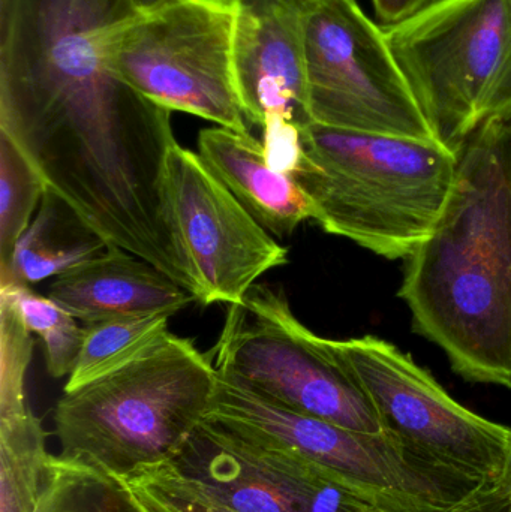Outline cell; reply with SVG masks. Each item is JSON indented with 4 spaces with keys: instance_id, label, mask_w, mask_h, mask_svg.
<instances>
[{
    "instance_id": "cell-23",
    "label": "cell",
    "mask_w": 511,
    "mask_h": 512,
    "mask_svg": "<svg viewBox=\"0 0 511 512\" xmlns=\"http://www.w3.org/2000/svg\"><path fill=\"white\" fill-rule=\"evenodd\" d=\"M261 128L267 164L278 173L293 176L303 158L302 128L282 116L267 117Z\"/></svg>"
},
{
    "instance_id": "cell-7",
    "label": "cell",
    "mask_w": 511,
    "mask_h": 512,
    "mask_svg": "<svg viewBox=\"0 0 511 512\" xmlns=\"http://www.w3.org/2000/svg\"><path fill=\"white\" fill-rule=\"evenodd\" d=\"M216 369L291 411L359 432H384L374 406L324 337L291 310L284 289L255 283L228 306Z\"/></svg>"
},
{
    "instance_id": "cell-21",
    "label": "cell",
    "mask_w": 511,
    "mask_h": 512,
    "mask_svg": "<svg viewBox=\"0 0 511 512\" xmlns=\"http://www.w3.org/2000/svg\"><path fill=\"white\" fill-rule=\"evenodd\" d=\"M32 331L14 301L0 294V412L29 408L26 375L32 361Z\"/></svg>"
},
{
    "instance_id": "cell-26",
    "label": "cell",
    "mask_w": 511,
    "mask_h": 512,
    "mask_svg": "<svg viewBox=\"0 0 511 512\" xmlns=\"http://www.w3.org/2000/svg\"><path fill=\"white\" fill-rule=\"evenodd\" d=\"M495 489L498 493L510 498L511 496V436L509 442V448H507L506 463H504L503 472H501L500 478L497 483L494 484Z\"/></svg>"
},
{
    "instance_id": "cell-29",
    "label": "cell",
    "mask_w": 511,
    "mask_h": 512,
    "mask_svg": "<svg viewBox=\"0 0 511 512\" xmlns=\"http://www.w3.org/2000/svg\"><path fill=\"white\" fill-rule=\"evenodd\" d=\"M510 2H511V0H510Z\"/></svg>"
},
{
    "instance_id": "cell-12",
    "label": "cell",
    "mask_w": 511,
    "mask_h": 512,
    "mask_svg": "<svg viewBox=\"0 0 511 512\" xmlns=\"http://www.w3.org/2000/svg\"><path fill=\"white\" fill-rule=\"evenodd\" d=\"M234 11L233 68L246 120L263 126L282 116L305 129L303 18L306 0H228Z\"/></svg>"
},
{
    "instance_id": "cell-4",
    "label": "cell",
    "mask_w": 511,
    "mask_h": 512,
    "mask_svg": "<svg viewBox=\"0 0 511 512\" xmlns=\"http://www.w3.org/2000/svg\"><path fill=\"white\" fill-rule=\"evenodd\" d=\"M218 370L191 340L168 333L140 358L54 409L59 456L111 478L170 462L203 423Z\"/></svg>"
},
{
    "instance_id": "cell-19",
    "label": "cell",
    "mask_w": 511,
    "mask_h": 512,
    "mask_svg": "<svg viewBox=\"0 0 511 512\" xmlns=\"http://www.w3.org/2000/svg\"><path fill=\"white\" fill-rule=\"evenodd\" d=\"M47 188L29 159L0 131V273L8 270Z\"/></svg>"
},
{
    "instance_id": "cell-9",
    "label": "cell",
    "mask_w": 511,
    "mask_h": 512,
    "mask_svg": "<svg viewBox=\"0 0 511 512\" xmlns=\"http://www.w3.org/2000/svg\"><path fill=\"white\" fill-rule=\"evenodd\" d=\"M326 343L354 376L384 429L447 468L497 483L510 427L456 402L428 370L387 340L363 336Z\"/></svg>"
},
{
    "instance_id": "cell-16",
    "label": "cell",
    "mask_w": 511,
    "mask_h": 512,
    "mask_svg": "<svg viewBox=\"0 0 511 512\" xmlns=\"http://www.w3.org/2000/svg\"><path fill=\"white\" fill-rule=\"evenodd\" d=\"M53 456L32 408L0 412V512H39Z\"/></svg>"
},
{
    "instance_id": "cell-17",
    "label": "cell",
    "mask_w": 511,
    "mask_h": 512,
    "mask_svg": "<svg viewBox=\"0 0 511 512\" xmlns=\"http://www.w3.org/2000/svg\"><path fill=\"white\" fill-rule=\"evenodd\" d=\"M170 318L156 313L86 325L80 354L63 391L77 390L140 358L170 333Z\"/></svg>"
},
{
    "instance_id": "cell-1",
    "label": "cell",
    "mask_w": 511,
    "mask_h": 512,
    "mask_svg": "<svg viewBox=\"0 0 511 512\" xmlns=\"http://www.w3.org/2000/svg\"><path fill=\"white\" fill-rule=\"evenodd\" d=\"M132 0H0V131L108 246L168 231L171 111L114 71L111 30Z\"/></svg>"
},
{
    "instance_id": "cell-3",
    "label": "cell",
    "mask_w": 511,
    "mask_h": 512,
    "mask_svg": "<svg viewBox=\"0 0 511 512\" xmlns=\"http://www.w3.org/2000/svg\"><path fill=\"white\" fill-rule=\"evenodd\" d=\"M293 179L314 221L387 259H407L434 230L458 152L440 141L347 131L311 123Z\"/></svg>"
},
{
    "instance_id": "cell-18",
    "label": "cell",
    "mask_w": 511,
    "mask_h": 512,
    "mask_svg": "<svg viewBox=\"0 0 511 512\" xmlns=\"http://www.w3.org/2000/svg\"><path fill=\"white\" fill-rule=\"evenodd\" d=\"M0 294L14 301L26 327L41 339L48 375L56 379L71 375L84 334L77 318L53 298L36 294L24 283L2 285Z\"/></svg>"
},
{
    "instance_id": "cell-14",
    "label": "cell",
    "mask_w": 511,
    "mask_h": 512,
    "mask_svg": "<svg viewBox=\"0 0 511 512\" xmlns=\"http://www.w3.org/2000/svg\"><path fill=\"white\" fill-rule=\"evenodd\" d=\"M198 155L269 233L291 236L303 222L314 219L303 189L293 177L270 168L263 143L251 134L221 126L203 129Z\"/></svg>"
},
{
    "instance_id": "cell-8",
    "label": "cell",
    "mask_w": 511,
    "mask_h": 512,
    "mask_svg": "<svg viewBox=\"0 0 511 512\" xmlns=\"http://www.w3.org/2000/svg\"><path fill=\"white\" fill-rule=\"evenodd\" d=\"M303 38L312 123L440 141L390 51L383 26L357 0H306Z\"/></svg>"
},
{
    "instance_id": "cell-10",
    "label": "cell",
    "mask_w": 511,
    "mask_h": 512,
    "mask_svg": "<svg viewBox=\"0 0 511 512\" xmlns=\"http://www.w3.org/2000/svg\"><path fill=\"white\" fill-rule=\"evenodd\" d=\"M135 474L231 512H383L309 463L204 420L170 462Z\"/></svg>"
},
{
    "instance_id": "cell-20",
    "label": "cell",
    "mask_w": 511,
    "mask_h": 512,
    "mask_svg": "<svg viewBox=\"0 0 511 512\" xmlns=\"http://www.w3.org/2000/svg\"><path fill=\"white\" fill-rule=\"evenodd\" d=\"M39 512H135L116 481L84 463L53 456Z\"/></svg>"
},
{
    "instance_id": "cell-24",
    "label": "cell",
    "mask_w": 511,
    "mask_h": 512,
    "mask_svg": "<svg viewBox=\"0 0 511 512\" xmlns=\"http://www.w3.org/2000/svg\"><path fill=\"white\" fill-rule=\"evenodd\" d=\"M437 2L440 0H371L375 17L383 27L401 23Z\"/></svg>"
},
{
    "instance_id": "cell-6",
    "label": "cell",
    "mask_w": 511,
    "mask_h": 512,
    "mask_svg": "<svg viewBox=\"0 0 511 512\" xmlns=\"http://www.w3.org/2000/svg\"><path fill=\"white\" fill-rule=\"evenodd\" d=\"M228 0H162L111 30L108 54L122 80L165 110L249 135L233 68Z\"/></svg>"
},
{
    "instance_id": "cell-5",
    "label": "cell",
    "mask_w": 511,
    "mask_h": 512,
    "mask_svg": "<svg viewBox=\"0 0 511 512\" xmlns=\"http://www.w3.org/2000/svg\"><path fill=\"white\" fill-rule=\"evenodd\" d=\"M383 29L444 146L458 152L480 126L511 116L510 0H440Z\"/></svg>"
},
{
    "instance_id": "cell-11",
    "label": "cell",
    "mask_w": 511,
    "mask_h": 512,
    "mask_svg": "<svg viewBox=\"0 0 511 512\" xmlns=\"http://www.w3.org/2000/svg\"><path fill=\"white\" fill-rule=\"evenodd\" d=\"M168 221L203 306L245 300L270 270L288 262V249L242 206L198 153L179 143L165 176Z\"/></svg>"
},
{
    "instance_id": "cell-15",
    "label": "cell",
    "mask_w": 511,
    "mask_h": 512,
    "mask_svg": "<svg viewBox=\"0 0 511 512\" xmlns=\"http://www.w3.org/2000/svg\"><path fill=\"white\" fill-rule=\"evenodd\" d=\"M108 245L75 210L47 188L35 219L17 242L0 286L42 282L104 254Z\"/></svg>"
},
{
    "instance_id": "cell-28",
    "label": "cell",
    "mask_w": 511,
    "mask_h": 512,
    "mask_svg": "<svg viewBox=\"0 0 511 512\" xmlns=\"http://www.w3.org/2000/svg\"><path fill=\"white\" fill-rule=\"evenodd\" d=\"M504 512H511V496L509 502H507L506 508H504Z\"/></svg>"
},
{
    "instance_id": "cell-2",
    "label": "cell",
    "mask_w": 511,
    "mask_h": 512,
    "mask_svg": "<svg viewBox=\"0 0 511 512\" xmlns=\"http://www.w3.org/2000/svg\"><path fill=\"white\" fill-rule=\"evenodd\" d=\"M399 297L459 376L511 388V116L458 150L443 212L408 256Z\"/></svg>"
},
{
    "instance_id": "cell-22",
    "label": "cell",
    "mask_w": 511,
    "mask_h": 512,
    "mask_svg": "<svg viewBox=\"0 0 511 512\" xmlns=\"http://www.w3.org/2000/svg\"><path fill=\"white\" fill-rule=\"evenodd\" d=\"M135 512H231L164 489L140 474L113 478Z\"/></svg>"
},
{
    "instance_id": "cell-27",
    "label": "cell",
    "mask_w": 511,
    "mask_h": 512,
    "mask_svg": "<svg viewBox=\"0 0 511 512\" xmlns=\"http://www.w3.org/2000/svg\"><path fill=\"white\" fill-rule=\"evenodd\" d=\"M159 2H162V0H132V3H134V6L138 11L152 8V6L158 5ZM209 2H219V0H209Z\"/></svg>"
},
{
    "instance_id": "cell-13",
    "label": "cell",
    "mask_w": 511,
    "mask_h": 512,
    "mask_svg": "<svg viewBox=\"0 0 511 512\" xmlns=\"http://www.w3.org/2000/svg\"><path fill=\"white\" fill-rule=\"evenodd\" d=\"M47 292L86 325L156 313L173 316L197 301L149 262L117 248L54 277Z\"/></svg>"
},
{
    "instance_id": "cell-25",
    "label": "cell",
    "mask_w": 511,
    "mask_h": 512,
    "mask_svg": "<svg viewBox=\"0 0 511 512\" xmlns=\"http://www.w3.org/2000/svg\"><path fill=\"white\" fill-rule=\"evenodd\" d=\"M509 498L498 493L494 486H486L471 498L443 512H504Z\"/></svg>"
}]
</instances>
